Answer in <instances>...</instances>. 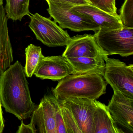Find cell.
Here are the masks:
<instances>
[{
	"label": "cell",
	"mask_w": 133,
	"mask_h": 133,
	"mask_svg": "<svg viewBox=\"0 0 133 133\" xmlns=\"http://www.w3.org/2000/svg\"><path fill=\"white\" fill-rule=\"evenodd\" d=\"M86 1H87V0H86Z\"/></svg>",
	"instance_id": "26"
},
{
	"label": "cell",
	"mask_w": 133,
	"mask_h": 133,
	"mask_svg": "<svg viewBox=\"0 0 133 133\" xmlns=\"http://www.w3.org/2000/svg\"><path fill=\"white\" fill-rule=\"evenodd\" d=\"M74 72L68 60L62 56L45 57L37 67L34 75L42 79L60 81Z\"/></svg>",
	"instance_id": "10"
},
{
	"label": "cell",
	"mask_w": 133,
	"mask_h": 133,
	"mask_svg": "<svg viewBox=\"0 0 133 133\" xmlns=\"http://www.w3.org/2000/svg\"><path fill=\"white\" fill-rule=\"evenodd\" d=\"M119 15L123 27L133 28V0L124 1Z\"/></svg>",
	"instance_id": "18"
},
{
	"label": "cell",
	"mask_w": 133,
	"mask_h": 133,
	"mask_svg": "<svg viewBox=\"0 0 133 133\" xmlns=\"http://www.w3.org/2000/svg\"><path fill=\"white\" fill-rule=\"evenodd\" d=\"M107 84L98 73L71 74L59 81L52 91L59 100L72 98L95 100L105 93Z\"/></svg>",
	"instance_id": "2"
},
{
	"label": "cell",
	"mask_w": 133,
	"mask_h": 133,
	"mask_svg": "<svg viewBox=\"0 0 133 133\" xmlns=\"http://www.w3.org/2000/svg\"><path fill=\"white\" fill-rule=\"evenodd\" d=\"M70 11L90 19L99 27V29L113 30L123 28L119 15H111L89 4L74 6Z\"/></svg>",
	"instance_id": "12"
},
{
	"label": "cell",
	"mask_w": 133,
	"mask_h": 133,
	"mask_svg": "<svg viewBox=\"0 0 133 133\" xmlns=\"http://www.w3.org/2000/svg\"><path fill=\"white\" fill-rule=\"evenodd\" d=\"M96 109L92 126V133H122L123 131L117 127L107 106L95 100Z\"/></svg>",
	"instance_id": "14"
},
{
	"label": "cell",
	"mask_w": 133,
	"mask_h": 133,
	"mask_svg": "<svg viewBox=\"0 0 133 133\" xmlns=\"http://www.w3.org/2000/svg\"><path fill=\"white\" fill-rule=\"evenodd\" d=\"M29 28L36 39L49 47L66 46L71 39L67 31L55 21L36 13L30 16Z\"/></svg>",
	"instance_id": "5"
},
{
	"label": "cell",
	"mask_w": 133,
	"mask_h": 133,
	"mask_svg": "<svg viewBox=\"0 0 133 133\" xmlns=\"http://www.w3.org/2000/svg\"><path fill=\"white\" fill-rule=\"evenodd\" d=\"M0 101L6 112L21 120L30 117L36 107L31 98L24 67L18 61L0 75Z\"/></svg>",
	"instance_id": "1"
},
{
	"label": "cell",
	"mask_w": 133,
	"mask_h": 133,
	"mask_svg": "<svg viewBox=\"0 0 133 133\" xmlns=\"http://www.w3.org/2000/svg\"><path fill=\"white\" fill-rule=\"evenodd\" d=\"M96 41L105 55L128 57L133 54V28L103 30L94 35Z\"/></svg>",
	"instance_id": "3"
},
{
	"label": "cell",
	"mask_w": 133,
	"mask_h": 133,
	"mask_svg": "<svg viewBox=\"0 0 133 133\" xmlns=\"http://www.w3.org/2000/svg\"><path fill=\"white\" fill-rule=\"evenodd\" d=\"M25 71L26 77H31L44 56L42 53V48L33 44H30L25 49Z\"/></svg>",
	"instance_id": "17"
},
{
	"label": "cell",
	"mask_w": 133,
	"mask_h": 133,
	"mask_svg": "<svg viewBox=\"0 0 133 133\" xmlns=\"http://www.w3.org/2000/svg\"><path fill=\"white\" fill-rule=\"evenodd\" d=\"M17 133H34V131L29 124H25L22 121L21 124L18 127Z\"/></svg>",
	"instance_id": "23"
},
{
	"label": "cell",
	"mask_w": 133,
	"mask_h": 133,
	"mask_svg": "<svg viewBox=\"0 0 133 133\" xmlns=\"http://www.w3.org/2000/svg\"><path fill=\"white\" fill-rule=\"evenodd\" d=\"M103 77L113 90H118L133 99V65H127L119 59L105 60Z\"/></svg>",
	"instance_id": "6"
},
{
	"label": "cell",
	"mask_w": 133,
	"mask_h": 133,
	"mask_svg": "<svg viewBox=\"0 0 133 133\" xmlns=\"http://www.w3.org/2000/svg\"><path fill=\"white\" fill-rule=\"evenodd\" d=\"M5 10L7 18L21 21L24 17L32 15L29 11L30 0H6Z\"/></svg>",
	"instance_id": "16"
},
{
	"label": "cell",
	"mask_w": 133,
	"mask_h": 133,
	"mask_svg": "<svg viewBox=\"0 0 133 133\" xmlns=\"http://www.w3.org/2000/svg\"><path fill=\"white\" fill-rule=\"evenodd\" d=\"M62 56L67 59L75 57H102L105 60L108 56L105 54L96 41L94 35H77L71 38Z\"/></svg>",
	"instance_id": "8"
},
{
	"label": "cell",
	"mask_w": 133,
	"mask_h": 133,
	"mask_svg": "<svg viewBox=\"0 0 133 133\" xmlns=\"http://www.w3.org/2000/svg\"><path fill=\"white\" fill-rule=\"evenodd\" d=\"M4 128V119L3 116L2 105L0 101V133H3Z\"/></svg>",
	"instance_id": "24"
},
{
	"label": "cell",
	"mask_w": 133,
	"mask_h": 133,
	"mask_svg": "<svg viewBox=\"0 0 133 133\" xmlns=\"http://www.w3.org/2000/svg\"><path fill=\"white\" fill-rule=\"evenodd\" d=\"M53 99L55 109L56 133H67L61 111V106L58 99L54 96Z\"/></svg>",
	"instance_id": "21"
},
{
	"label": "cell",
	"mask_w": 133,
	"mask_h": 133,
	"mask_svg": "<svg viewBox=\"0 0 133 133\" xmlns=\"http://www.w3.org/2000/svg\"><path fill=\"white\" fill-rule=\"evenodd\" d=\"M58 101L70 110L82 133H92L93 114L96 107L95 100L72 98Z\"/></svg>",
	"instance_id": "9"
},
{
	"label": "cell",
	"mask_w": 133,
	"mask_h": 133,
	"mask_svg": "<svg viewBox=\"0 0 133 133\" xmlns=\"http://www.w3.org/2000/svg\"><path fill=\"white\" fill-rule=\"evenodd\" d=\"M54 95H45L36 105L29 124L34 133H56Z\"/></svg>",
	"instance_id": "7"
},
{
	"label": "cell",
	"mask_w": 133,
	"mask_h": 133,
	"mask_svg": "<svg viewBox=\"0 0 133 133\" xmlns=\"http://www.w3.org/2000/svg\"><path fill=\"white\" fill-rule=\"evenodd\" d=\"M0 3H3V0H0Z\"/></svg>",
	"instance_id": "25"
},
{
	"label": "cell",
	"mask_w": 133,
	"mask_h": 133,
	"mask_svg": "<svg viewBox=\"0 0 133 133\" xmlns=\"http://www.w3.org/2000/svg\"><path fill=\"white\" fill-rule=\"evenodd\" d=\"M47 3L49 5L48 13L62 28L76 32L87 31L95 32L100 29L89 18L71 12V8L75 5L59 1H50Z\"/></svg>",
	"instance_id": "4"
},
{
	"label": "cell",
	"mask_w": 133,
	"mask_h": 133,
	"mask_svg": "<svg viewBox=\"0 0 133 133\" xmlns=\"http://www.w3.org/2000/svg\"><path fill=\"white\" fill-rule=\"evenodd\" d=\"M46 2L48 1H59V2H65L71 4L73 5H79L82 4H89V3L86 0H46Z\"/></svg>",
	"instance_id": "22"
},
{
	"label": "cell",
	"mask_w": 133,
	"mask_h": 133,
	"mask_svg": "<svg viewBox=\"0 0 133 133\" xmlns=\"http://www.w3.org/2000/svg\"><path fill=\"white\" fill-rule=\"evenodd\" d=\"M13 61V49L8 34L7 18L3 3H0V75Z\"/></svg>",
	"instance_id": "13"
},
{
	"label": "cell",
	"mask_w": 133,
	"mask_h": 133,
	"mask_svg": "<svg viewBox=\"0 0 133 133\" xmlns=\"http://www.w3.org/2000/svg\"><path fill=\"white\" fill-rule=\"evenodd\" d=\"M67 59L74 68L72 74L95 72L104 75L105 62L102 57H80Z\"/></svg>",
	"instance_id": "15"
},
{
	"label": "cell",
	"mask_w": 133,
	"mask_h": 133,
	"mask_svg": "<svg viewBox=\"0 0 133 133\" xmlns=\"http://www.w3.org/2000/svg\"><path fill=\"white\" fill-rule=\"evenodd\" d=\"M60 105L67 133H82L70 110L66 107Z\"/></svg>",
	"instance_id": "19"
},
{
	"label": "cell",
	"mask_w": 133,
	"mask_h": 133,
	"mask_svg": "<svg viewBox=\"0 0 133 133\" xmlns=\"http://www.w3.org/2000/svg\"><path fill=\"white\" fill-rule=\"evenodd\" d=\"M108 106V110L116 123L133 132V99L114 90Z\"/></svg>",
	"instance_id": "11"
},
{
	"label": "cell",
	"mask_w": 133,
	"mask_h": 133,
	"mask_svg": "<svg viewBox=\"0 0 133 133\" xmlns=\"http://www.w3.org/2000/svg\"><path fill=\"white\" fill-rule=\"evenodd\" d=\"M90 5L108 14L118 16L116 6V0H87Z\"/></svg>",
	"instance_id": "20"
}]
</instances>
